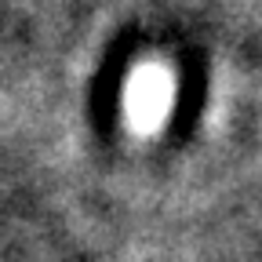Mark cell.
<instances>
[{"label": "cell", "instance_id": "1", "mask_svg": "<svg viewBox=\"0 0 262 262\" xmlns=\"http://www.w3.org/2000/svg\"><path fill=\"white\" fill-rule=\"evenodd\" d=\"M171 102H175V77L168 66L142 62L131 70L127 91H124V110H127V124L139 135H153L168 117Z\"/></svg>", "mask_w": 262, "mask_h": 262}]
</instances>
